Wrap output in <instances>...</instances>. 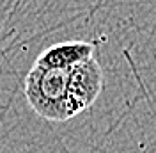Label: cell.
<instances>
[{"mask_svg":"<svg viewBox=\"0 0 156 153\" xmlns=\"http://www.w3.org/2000/svg\"><path fill=\"white\" fill-rule=\"evenodd\" d=\"M68 73L64 69L30 68L25 78V98L39 118L53 123L73 118L68 102Z\"/></svg>","mask_w":156,"mask_h":153,"instance_id":"cell-1","label":"cell"},{"mask_svg":"<svg viewBox=\"0 0 156 153\" xmlns=\"http://www.w3.org/2000/svg\"><path fill=\"white\" fill-rule=\"evenodd\" d=\"M103 89V69L94 57L71 68L68 73V102L73 118L96 103Z\"/></svg>","mask_w":156,"mask_h":153,"instance_id":"cell-2","label":"cell"},{"mask_svg":"<svg viewBox=\"0 0 156 153\" xmlns=\"http://www.w3.org/2000/svg\"><path fill=\"white\" fill-rule=\"evenodd\" d=\"M94 45L89 41H64L46 48L34 62V66L46 69H64L78 66L80 62L94 57Z\"/></svg>","mask_w":156,"mask_h":153,"instance_id":"cell-3","label":"cell"}]
</instances>
